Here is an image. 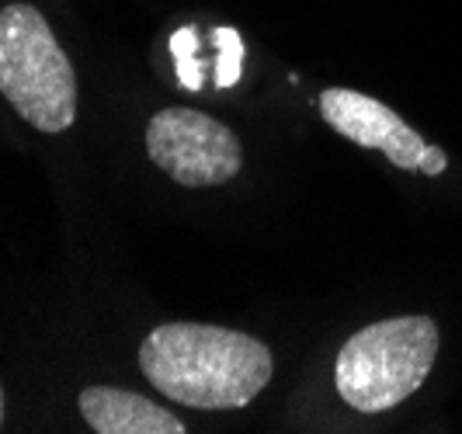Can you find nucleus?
I'll return each instance as SVG.
<instances>
[{
	"mask_svg": "<svg viewBox=\"0 0 462 434\" xmlns=\"http://www.w3.org/2000/svg\"><path fill=\"white\" fill-rule=\"evenodd\" d=\"M139 368L167 400L195 411H240L272 383V351L212 323H161L139 344Z\"/></svg>",
	"mask_w": 462,
	"mask_h": 434,
	"instance_id": "1",
	"label": "nucleus"
},
{
	"mask_svg": "<svg viewBox=\"0 0 462 434\" xmlns=\"http://www.w3.org/2000/svg\"><path fill=\"white\" fill-rule=\"evenodd\" d=\"M439 355L431 317H393L351 334L337 355L334 383L347 407L383 413L424 386Z\"/></svg>",
	"mask_w": 462,
	"mask_h": 434,
	"instance_id": "2",
	"label": "nucleus"
},
{
	"mask_svg": "<svg viewBox=\"0 0 462 434\" xmlns=\"http://www.w3.org/2000/svg\"><path fill=\"white\" fill-rule=\"evenodd\" d=\"M0 94L39 133H67L77 118L73 67L32 4L0 11Z\"/></svg>",
	"mask_w": 462,
	"mask_h": 434,
	"instance_id": "3",
	"label": "nucleus"
},
{
	"mask_svg": "<svg viewBox=\"0 0 462 434\" xmlns=\"http://www.w3.org/2000/svg\"><path fill=\"white\" fill-rule=\"evenodd\" d=\"M146 153L171 181L216 188L240 174L244 146L230 125L195 108H163L146 125Z\"/></svg>",
	"mask_w": 462,
	"mask_h": 434,
	"instance_id": "4",
	"label": "nucleus"
},
{
	"mask_svg": "<svg viewBox=\"0 0 462 434\" xmlns=\"http://www.w3.org/2000/svg\"><path fill=\"white\" fill-rule=\"evenodd\" d=\"M320 115L334 133H341L358 146L383 150L396 167H403V171L420 167V157L428 150L424 139L417 136L400 115L390 112L383 101H375L369 94L347 91V88H327L320 94Z\"/></svg>",
	"mask_w": 462,
	"mask_h": 434,
	"instance_id": "5",
	"label": "nucleus"
},
{
	"mask_svg": "<svg viewBox=\"0 0 462 434\" xmlns=\"http://www.w3.org/2000/svg\"><path fill=\"white\" fill-rule=\"evenodd\" d=\"M80 413L97 434H185V424L174 413L129 389H84Z\"/></svg>",
	"mask_w": 462,
	"mask_h": 434,
	"instance_id": "6",
	"label": "nucleus"
},
{
	"mask_svg": "<svg viewBox=\"0 0 462 434\" xmlns=\"http://www.w3.org/2000/svg\"><path fill=\"white\" fill-rule=\"evenodd\" d=\"M171 49H174V56H178V80L185 84L188 91H199V88H202V63H199V56H195V49H199L195 28L174 32Z\"/></svg>",
	"mask_w": 462,
	"mask_h": 434,
	"instance_id": "7",
	"label": "nucleus"
},
{
	"mask_svg": "<svg viewBox=\"0 0 462 434\" xmlns=\"http://www.w3.org/2000/svg\"><path fill=\"white\" fill-rule=\"evenodd\" d=\"M216 46H219V63H216V84L219 88H233L240 80V60H244V42L233 28H219L216 32Z\"/></svg>",
	"mask_w": 462,
	"mask_h": 434,
	"instance_id": "8",
	"label": "nucleus"
},
{
	"mask_svg": "<svg viewBox=\"0 0 462 434\" xmlns=\"http://www.w3.org/2000/svg\"><path fill=\"white\" fill-rule=\"evenodd\" d=\"M445 150H435V146H428L424 150V157H420V167L417 171H424V174H441L445 171Z\"/></svg>",
	"mask_w": 462,
	"mask_h": 434,
	"instance_id": "9",
	"label": "nucleus"
},
{
	"mask_svg": "<svg viewBox=\"0 0 462 434\" xmlns=\"http://www.w3.org/2000/svg\"><path fill=\"white\" fill-rule=\"evenodd\" d=\"M0 424H4V389H0Z\"/></svg>",
	"mask_w": 462,
	"mask_h": 434,
	"instance_id": "10",
	"label": "nucleus"
}]
</instances>
